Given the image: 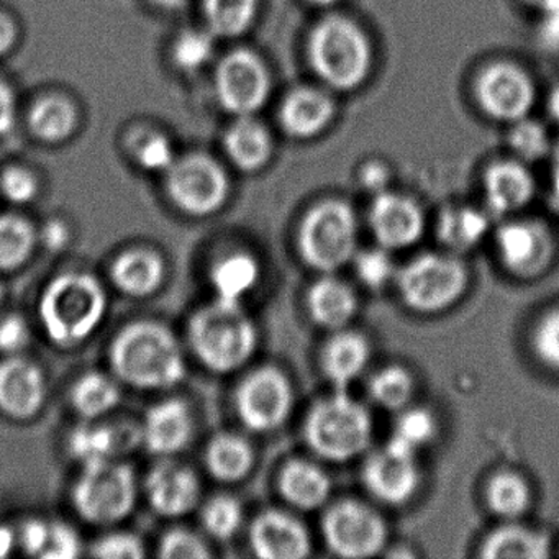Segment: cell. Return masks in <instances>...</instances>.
Masks as SVG:
<instances>
[{
    "instance_id": "cb8c5ba5",
    "label": "cell",
    "mask_w": 559,
    "mask_h": 559,
    "mask_svg": "<svg viewBox=\"0 0 559 559\" xmlns=\"http://www.w3.org/2000/svg\"><path fill=\"white\" fill-rule=\"evenodd\" d=\"M28 132L45 145H61L76 135L81 123L78 104L67 94H41L27 110Z\"/></svg>"
},
{
    "instance_id": "8992f818",
    "label": "cell",
    "mask_w": 559,
    "mask_h": 559,
    "mask_svg": "<svg viewBox=\"0 0 559 559\" xmlns=\"http://www.w3.org/2000/svg\"><path fill=\"white\" fill-rule=\"evenodd\" d=\"M139 500V479L135 471L123 460L81 466L71 487L74 512L86 523L112 526L135 510Z\"/></svg>"
},
{
    "instance_id": "9f6ffc18",
    "label": "cell",
    "mask_w": 559,
    "mask_h": 559,
    "mask_svg": "<svg viewBox=\"0 0 559 559\" xmlns=\"http://www.w3.org/2000/svg\"><path fill=\"white\" fill-rule=\"evenodd\" d=\"M19 37H21V31H19L17 21L9 12L0 9V58L8 57L14 51Z\"/></svg>"
},
{
    "instance_id": "d4e9b609",
    "label": "cell",
    "mask_w": 559,
    "mask_h": 559,
    "mask_svg": "<svg viewBox=\"0 0 559 559\" xmlns=\"http://www.w3.org/2000/svg\"><path fill=\"white\" fill-rule=\"evenodd\" d=\"M535 191V179L522 163H493L484 176L487 207L497 215L513 214L526 207Z\"/></svg>"
},
{
    "instance_id": "7a4b0ae2",
    "label": "cell",
    "mask_w": 559,
    "mask_h": 559,
    "mask_svg": "<svg viewBox=\"0 0 559 559\" xmlns=\"http://www.w3.org/2000/svg\"><path fill=\"white\" fill-rule=\"evenodd\" d=\"M109 309L106 287L86 271L58 274L44 287L38 319L48 342L74 349L93 338Z\"/></svg>"
},
{
    "instance_id": "db71d44e",
    "label": "cell",
    "mask_w": 559,
    "mask_h": 559,
    "mask_svg": "<svg viewBox=\"0 0 559 559\" xmlns=\"http://www.w3.org/2000/svg\"><path fill=\"white\" fill-rule=\"evenodd\" d=\"M17 96L5 78L0 76V136L9 135L17 123Z\"/></svg>"
},
{
    "instance_id": "3957f363",
    "label": "cell",
    "mask_w": 559,
    "mask_h": 559,
    "mask_svg": "<svg viewBox=\"0 0 559 559\" xmlns=\"http://www.w3.org/2000/svg\"><path fill=\"white\" fill-rule=\"evenodd\" d=\"M188 342L202 366L217 374L243 368L257 352L258 330L243 304L212 302L199 307L188 323Z\"/></svg>"
},
{
    "instance_id": "c3c4849f",
    "label": "cell",
    "mask_w": 559,
    "mask_h": 559,
    "mask_svg": "<svg viewBox=\"0 0 559 559\" xmlns=\"http://www.w3.org/2000/svg\"><path fill=\"white\" fill-rule=\"evenodd\" d=\"M533 349L536 358L559 371V309L545 313L533 332Z\"/></svg>"
},
{
    "instance_id": "ac0fdd59",
    "label": "cell",
    "mask_w": 559,
    "mask_h": 559,
    "mask_svg": "<svg viewBox=\"0 0 559 559\" xmlns=\"http://www.w3.org/2000/svg\"><path fill=\"white\" fill-rule=\"evenodd\" d=\"M143 490L153 512L165 519H181L199 506L202 486L191 467L163 457L146 474Z\"/></svg>"
},
{
    "instance_id": "7c38bea8",
    "label": "cell",
    "mask_w": 559,
    "mask_h": 559,
    "mask_svg": "<svg viewBox=\"0 0 559 559\" xmlns=\"http://www.w3.org/2000/svg\"><path fill=\"white\" fill-rule=\"evenodd\" d=\"M294 392L281 369L264 366L248 374L235 392L238 418L257 433L277 430L293 411Z\"/></svg>"
},
{
    "instance_id": "7402d4cb",
    "label": "cell",
    "mask_w": 559,
    "mask_h": 559,
    "mask_svg": "<svg viewBox=\"0 0 559 559\" xmlns=\"http://www.w3.org/2000/svg\"><path fill=\"white\" fill-rule=\"evenodd\" d=\"M168 276L165 257L148 247L122 251L110 264L109 277L117 290L130 299L155 296Z\"/></svg>"
},
{
    "instance_id": "f6af8a7d",
    "label": "cell",
    "mask_w": 559,
    "mask_h": 559,
    "mask_svg": "<svg viewBox=\"0 0 559 559\" xmlns=\"http://www.w3.org/2000/svg\"><path fill=\"white\" fill-rule=\"evenodd\" d=\"M353 261H355V270L359 281L369 289H382L394 280V261H392L391 254L385 248L361 251V253L355 254Z\"/></svg>"
},
{
    "instance_id": "816d5d0a",
    "label": "cell",
    "mask_w": 559,
    "mask_h": 559,
    "mask_svg": "<svg viewBox=\"0 0 559 559\" xmlns=\"http://www.w3.org/2000/svg\"><path fill=\"white\" fill-rule=\"evenodd\" d=\"M48 530H50V520L40 519V516L24 520L17 530V548L27 556L40 558L47 545Z\"/></svg>"
},
{
    "instance_id": "836d02e7",
    "label": "cell",
    "mask_w": 559,
    "mask_h": 559,
    "mask_svg": "<svg viewBox=\"0 0 559 559\" xmlns=\"http://www.w3.org/2000/svg\"><path fill=\"white\" fill-rule=\"evenodd\" d=\"M480 556L487 559H545L549 556V539L545 533L510 523L493 530L484 539Z\"/></svg>"
},
{
    "instance_id": "ee69618b",
    "label": "cell",
    "mask_w": 559,
    "mask_h": 559,
    "mask_svg": "<svg viewBox=\"0 0 559 559\" xmlns=\"http://www.w3.org/2000/svg\"><path fill=\"white\" fill-rule=\"evenodd\" d=\"M211 555L205 539L182 526L168 530L159 539L158 556L163 559H207Z\"/></svg>"
},
{
    "instance_id": "d590c367",
    "label": "cell",
    "mask_w": 559,
    "mask_h": 559,
    "mask_svg": "<svg viewBox=\"0 0 559 559\" xmlns=\"http://www.w3.org/2000/svg\"><path fill=\"white\" fill-rule=\"evenodd\" d=\"M260 0H202L204 27L225 40L241 37L253 27Z\"/></svg>"
},
{
    "instance_id": "8fae6325",
    "label": "cell",
    "mask_w": 559,
    "mask_h": 559,
    "mask_svg": "<svg viewBox=\"0 0 559 559\" xmlns=\"http://www.w3.org/2000/svg\"><path fill=\"white\" fill-rule=\"evenodd\" d=\"M322 532L329 548L342 558H371L388 543L384 519L359 500H342L330 507L322 520Z\"/></svg>"
},
{
    "instance_id": "ffe728a7",
    "label": "cell",
    "mask_w": 559,
    "mask_h": 559,
    "mask_svg": "<svg viewBox=\"0 0 559 559\" xmlns=\"http://www.w3.org/2000/svg\"><path fill=\"white\" fill-rule=\"evenodd\" d=\"M140 425L142 447L159 457H171L185 451L195 430L191 405L178 397L156 402Z\"/></svg>"
},
{
    "instance_id": "603a6c76",
    "label": "cell",
    "mask_w": 559,
    "mask_h": 559,
    "mask_svg": "<svg viewBox=\"0 0 559 559\" xmlns=\"http://www.w3.org/2000/svg\"><path fill=\"white\" fill-rule=\"evenodd\" d=\"M335 114V100L329 93L316 87H299L284 99L280 122L293 139L312 140L329 129Z\"/></svg>"
},
{
    "instance_id": "74e56055",
    "label": "cell",
    "mask_w": 559,
    "mask_h": 559,
    "mask_svg": "<svg viewBox=\"0 0 559 559\" xmlns=\"http://www.w3.org/2000/svg\"><path fill=\"white\" fill-rule=\"evenodd\" d=\"M217 37L207 27H188L179 31L169 47V60L185 74H198L215 58Z\"/></svg>"
},
{
    "instance_id": "f907efd6",
    "label": "cell",
    "mask_w": 559,
    "mask_h": 559,
    "mask_svg": "<svg viewBox=\"0 0 559 559\" xmlns=\"http://www.w3.org/2000/svg\"><path fill=\"white\" fill-rule=\"evenodd\" d=\"M32 342V330L27 320L19 313L0 316V355L5 356L24 355Z\"/></svg>"
},
{
    "instance_id": "6da1fadb",
    "label": "cell",
    "mask_w": 559,
    "mask_h": 559,
    "mask_svg": "<svg viewBox=\"0 0 559 559\" xmlns=\"http://www.w3.org/2000/svg\"><path fill=\"white\" fill-rule=\"evenodd\" d=\"M109 365L120 384L136 391H168L186 378L181 342L156 320H136L116 333L109 346Z\"/></svg>"
},
{
    "instance_id": "e0dca14e",
    "label": "cell",
    "mask_w": 559,
    "mask_h": 559,
    "mask_svg": "<svg viewBox=\"0 0 559 559\" xmlns=\"http://www.w3.org/2000/svg\"><path fill=\"white\" fill-rule=\"evenodd\" d=\"M503 266L519 277H536L551 264L555 241L545 225L533 221L507 222L497 231Z\"/></svg>"
},
{
    "instance_id": "277c9868",
    "label": "cell",
    "mask_w": 559,
    "mask_h": 559,
    "mask_svg": "<svg viewBox=\"0 0 559 559\" xmlns=\"http://www.w3.org/2000/svg\"><path fill=\"white\" fill-rule=\"evenodd\" d=\"M310 67L329 90H358L371 73L372 47L352 19L330 15L313 27L307 44Z\"/></svg>"
},
{
    "instance_id": "f5cc1de1",
    "label": "cell",
    "mask_w": 559,
    "mask_h": 559,
    "mask_svg": "<svg viewBox=\"0 0 559 559\" xmlns=\"http://www.w3.org/2000/svg\"><path fill=\"white\" fill-rule=\"evenodd\" d=\"M71 238H73V230L64 218L50 217L38 228V241L50 253L67 250L71 245Z\"/></svg>"
},
{
    "instance_id": "e7e4bbea",
    "label": "cell",
    "mask_w": 559,
    "mask_h": 559,
    "mask_svg": "<svg viewBox=\"0 0 559 559\" xmlns=\"http://www.w3.org/2000/svg\"><path fill=\"white\" fill-rule=\"evenodd\" d=\"M5 302V290L4 287H2V284H0V313H2V307H4Z\"/></svg>"
},
{
    "instance_id": "2e32d148",
    "label": "cell",
    "mask_w": 559,
    "mask_h": 559,
    "mask_svg": "<svg viewBox=\"0 0 559 559\" xmlns=\"http://www.w3.org/2000/svg\"><path fill=\"white\" fill-rule=\"evenodd\" d=\"M362 483L372 497L388 506L408 502L420 486L417 454L401 450L388 441L382 450L366 460Z\"/></svg>"
},
{
    "instance_id": "7dc6e473",
    "label": "cell",
    "mask_w": 559,
    "mask_h": 559,
    "mask_svg": "<svg viewBox=\"0 0 559 559\" xmlns=\"http://www.w3.org/2000/svg\"><path fill=\"white\" fill-rule=\"evenodd\" d=\"M510 146L520 158L535 162L549 152V136L542 123L526 119L513 123L510 132Z\"/></svg>"
},
{
    "instance_id": "680465c9",
    "label": "cell",
    "mask_w": 559,
    "mask_h": 559,
    "mask_svg": "<svg viewBox=\"0 0 559 559\" xmlns=\"http://www.w3.org/2000/svg\"><path fill=\"white\" fill-rule=\"evenodd\" d=\"M17 548V530L0 522V559L9 558Z\"/></svg>"
},
{
    "instance_id": "6f0895ef",
    "label": "cell",
    "mask_w": 559,
    "mask_h": 559,
    "mask_svg": "<svg viewBox=\"0 0 559 559\" xmlns=\"http://www.w3.org/2000/svg\"><path fill=\"white\" fill-rule=\"evenodd\" d=\"M361 182L368 191L379 192L385 191L389 182V173L381 163H369L361 173Z\"/></svg>"
},
{
    "instance_id": "d6a6232c",
    "label": "cell",
    "mask_w": 559,
    "mask_h": 559,
    "mask_svg": "<svg viewBox=\"0 0 559 559\" xmlns=\"http://www.w3.org/2000/svg\"><path fill=\"white\" fill-rule=\"evenodd\" d=\"M123 150L133 166L158 175H165L178 158L171 139L153 126L130 127L123 136Z\"/></svg>"
},
{
    "instance_id": "8d00e7d4",
    "label": "cell",
    "mask_w": 559,
    "mask_h": 559,
    "mask_svg": "<svg viewBox=\"0 0 559 559\" xmlns=\"http://www.w3.org/2000/svg\"><path fill=\"white\" fill-rule=\"evenodd\" d=\"M487 230V215L466 205L447 209L438 222V238L453 253L473 250L486 237Z\"/></svg>"
},
{
    "instance_id": "60d3db41",
    "label": "cell",
    "mask_w": 559,
    "mask_h": 559,
    "mask_svg": "<svg viewBox=\"0 0 559 559\" xmlns=\"http://www.w3.org/2000/svg\"><path fill=\"white\" fill-rule=\"evenodd\" d=\"M243 506L237 497L218 493L202 506L201 523L205 533L217 542H228L243 525Z\"/></svg>"
},
{
    "instance_id": "f35d334b",
    "label": "cell",
    "mask_w": 559,
    "mask_h": 559,
    "mask_svg": "<svg viewBox=\"0 0 559 559\" xmlns=\"http://www.w3.org/2000/svg\"><path fill=\"white\" fill-rule=\"evenodd\" d=\"M486 500L497 516L515 520L530 509L532 490L522 476L503 471L496 474L487 484Z\"/></svg>"
},
{
    "instance_id": "9c48e42d",
    "label": "cell",
    "mask_w": 559,
    "mask_h": 559,
    "mask_svg": "<svg viewBox=\"0 0 559 559\" xmlns=\"http://www.w3.org/2000/svg\"><path fill=\"white\" fill-rule=\"evenodd\" d=\"M467 283V267L453 254L424 253L397 273L402 300L418 313L450 309L466 293Z\"/></svg>"
},
{
    "instance_id": "f546056e",
    "label": "cell",
    "mask_w": 559,
    "mask_h": 559,
    "mask_svg": "<svg viewBox=\"0 0 559 559\" xmlns=\"http://www.w3.org/2000/svg\"><path fill=\"white\" fill-rule=\"evenodd\" d=\"M122 401L120 381L104 371L83 372L70 389V404L81 420H99L116 412Z\"/></svg>"
},
{
    "instance_id": "bcb514c9",
    "label": "cell",
    "mask_w": 559,
    "mask_h": 559,
    "mask_svg": "<svg viewBox=\"0 0 559 559\" xmlns=\"http://www.w3.org/2000/svg\"><path fill=\"white\" fill-rule=\"evenodd\" d=\"M90 555L99 559L145 558V543L133 532H110L91 545Z\"/></svg>"
},
{
    "instance_id": "52a82bcc",
    "label": "cell",
    "mask_w": 559,
    "mask_h": 559,
    "mask_svg": "<svg viewBox=\"0 0 559 559\" xmlns=\"http://www.w3.org/2000/svg\"><path fill=\"white\" fill-rule=\"evenodd\" d=\"M358 222L348 202L330 199L310 209L300 224L299 250L312 270L335 273L353 261Z\"/></svg>"
},
{
    "instance_id": "484cf974",
    "label": "cell",
    "mask_w": 559,
    "mask_h": 559,
    "mask_svg": "<svg viewBox=\"0 0 559 559\" xmlns=\"http://www.w3.org/2000/svg\"><path fill=\"white\" fill-rule=\"evenodd\" d=\"M222 145L228 162L243 173L260 171L273 158V136L254 116L237 117L225 130Z\"/></svg>"
},
{
    "instance_id": "f1b7e54d",
    "label": "cell",
    "mask_w": 559,
    "mask_h": 559,
    "mask_svg": "<svg viewBox=\"0 0 559 559\" xmlns=\"http://www.w3.org/2000/svg\"><path fill=\"white\" fill-rule=\"evenodd\" d=\"M281 496L300 510H316L329 500L332 480L319 464L307 460H293L280 474Z\"/></svg>"
},
{
    "instance_id": "7bdbcfd3",
    "label": "cell",
    "mask_w": 559,
    "mask_h": 559,
    "mask_svg": "<svg viewBox=\"0 0 559 559\" xmlns=\"http://www.w3.org/2000/svg\"><path fill=\"white\" fill-rule=\"evenodd\" d=\"M0 195L14 205H28L40 195V179L34 169L11 165L0 173Z\"/></svg>"
},
{
    "instance_id": "e575fe53",
    "label": "cell",
    "mask_w": 559,
    "mask_h": 559,
    "mask_svg": "<svg viewBox=\"0 0 559 559\" xmlns=\"http://www.w3.org/2000/svg\"><path fill=\"white\" fill-rule=\"evenodd\" d=\"M38 228L24 215H0V273H15L34 257Z\"/></svg>"
},
{
    "instance_id": "ab89813d",
    "label": "cell",
    "mask_w": 559,
    "mask_h": 559,
    "mask_svg": "<svg viewBox=\"0 0 559 559\" xmlns=\"http://www.w3.org/2000/svg\"><path fill=\"white\" fill-rule=\"evenodd\" d=\"M415 382L402 366H385L369 381V395L385 411H404L414 397Z\"/></svg>"
},
{
    "instance_id": "4dcf8cb0",
    "label": "cell",
    "mask_w": 559,
    "mask_h": 559,
    "mask_svg": "<svg viewBox=\"0 0 559 559\" xmlns=\"http://www.w3.org/2000/svg\"><path fill=\"white\" fill-rule=\"evenodd\" d=\"M260 263L245 251L225 254L215 261L209 274L215 299L231 304H243L245 297L260 283Z\"/></svg>"
},
{
    "instance_id": "5bb4252c",
    "label": "cell",
    "mask_w": 559,
    "mask_h": 559,
    "mask_svg": "<svg viewBox=\"0 0 559 559\" xmlns=\"http://www.w3.org/2000/svg\"><path fill=\"white\" fill-rule=\"evenodd\" d=\"M142 447V425L130 420H83L68 433L67 451L80 466L123 460Z\"/></svg>"
},
{
    "instance_id": "30bf717a",
    "label": "cell",
    "mask_w": 559,
    "mask_h": 559,
    "mask_svg": "<svg viewBox=\"0 0 559 559\" xmlns=\"http://www.w3.org/2000/svg\"><path fill=\"white\" fill-rule=\"evenodd\" d=\"M270 70L253 51H228L215 64L214 91L218 106L235 117L254 116L271 96Z\"/></svg>"
},
{
    "instance_id": "11a10c76",
    "label": "cell",
    "mask_w": 559,
    "mask_h": 559,
    "mask_svg": "<svg viewBox=\"0 0 559 559\" xmlns=\"http://www.w3.org/2000/svg\"><path fill=\"white\" fill-rule=\"evenodd\" d=\"M530 2L545 12L543 37L549 45H559V0H530Z\"/></svg>"
},
{
    "instance_id": "44dd1931",
    "label": "cell",
    "mask_w": 559,
    "mask_h": 559,
    "mask_svg": "<svg viewBox=\"0 0 559 559\" xmlns=\"http://www.w3.org/2000/svg\"><path fill=\"white\" fill-rule=\"evenodd\" d=\"M250 545L263 559H302L312 552L307 526L283 510H266L253 520Z\"/></svg>"
},
{
    "instance_id": "91938a15",
    "label": "cell",
    "mask_w": 559,
    "mask_h": 559,
    "mask_svg": "<svg viewBox=\"0 0 559 559\" xmlns=\"http://www.w3.org/2000/svg\"><path fill=\"white\" fill-rule=\"evenodd\" d=\"M148 2L150 5H153V8L156 9V11L175 14V12L185 11L191 0H148Z\"/></svg>"
},
{
    "instance_id": "9a60e30c",
    "label": "cell",
    "mask_w": 559,
    "mask_h": 559,
    "mask_svg": "<svg viewBox=\"0 0 559 559\" xmlns=\"http://www.w3.org/2000/svg\"><path fill=\"white\" fill-rule=\"evenodd\" d=\"M48 397L47 374L24 355L0 361V414L15 421H28L44 411Z\"/></svg>"
},
{
    "instance_id": "b9f144b4",
    "label": "cell",
    "mask_w": 559,
    "mask_h": 559,
    "mask_svg": "<svg viewBox=\"0 0 559 559\" xmlns=\"http://www.w3.org/2000/svg\"><path fill=\"white\" fill-rule=\"evenodd\" d=\"M437 428V418L427 408H404L395 420L389 443L417 454L418 450L433 440Z\"/></svg>"
},
{
    "instance_id": "d6986e66",
    "label": "cell",
    "mask_w": 559,
    "mask_h": 559,
    "mask_svg": "<svg viewBox=\"0 0 559 559\" xmlns=\"http://www.w3.org/2000/svg\"><path fill=\"white\" fill-rule=\"evenodd\" d=\"M369 227L379 247L402 250L417 243L424 235V212L407 195L379 192L369 209Z\"/></svg>"
},
{
    "instance_id": "4fadbf2b",
    "label": "cell",
    "mask_w": 559,
    "mask_h": 559,
    "mask_svg": "<svg viewBox=\"0 0 559 559\" xmlns=\"http://www.w3.org/2000/svg\"><path fill=\"white\" fill-rule=\"evenodd\" d=\"M476 97L480 109L490 119L515 123L526 119L535 106V83L522 68L500 61L479 74Z\"/></svg>"
},
{
    "instance_id": "681fc988",
    "label": "cell",
    "mask_w": 559,
    "mask_h": 559,
    "mask_svg": "<svg viewBox=\"0 0 559 559\" xmlns=\"http://www.w3.org/2000/svg\"><path fill=\"white\" fill-rule=\"evenodd\" d=\"M83 552L80 533L61 520H50L47 545L40 559H74Z\"/></svg>"
},
{
    "instance_id": "1f68e13d",
    "label": "cell",
    "mask_w": 559,
    "mask_h": 559,
    "mask_svg": "<svg viewBox=\"0 0 559 559\" xmlns=\"http://www.w3.org/2000/svg\"><path fill=\"white\" fill-rule=\"evenodd\" d=\"M204 463L214 479L240 483L253 469L254 451L243 437L225 431L209 441Z\"/></svg>"
},
{
    "instance_id": "6125c7cd",
    "label": "cell",
    "mask_w": 559,
    "mask_h": 559,
    "mask_svg": "<svg viewBox=\"0 0 559 559\" xmlns=\"http://www.w3.org/2000/svg\"><path fill=\"white\" fill-rule=\"evenodd\" d=\"M309 2L316 8H333L338 4L340 0H309Z\"/></svg>"
},
{
    "instance_id": "be15d7a7",
    "label": "cell",
    "mask_w": 559,
    "mask_h": 559,
    "mask_svg": "<svg viewBox=\"0 0 559 559\" xmlns=\"http://www.w3.org/2000/svg\"><path fill=\"white\" fill-rule=\"evenodd\" d=\"M552 189H555L556 198L559 199V165L555 171V179H552Z\"/></svg>"
},
{
    "instance_id": "4316f807",
    "label": "cell",
    "mask_w": 559,
    "mask_h": 559,
    "mask_svg": "<svg viewBox=\"0 0 559 559\" xmlns=\"http://www.w3.org/2000/svg\"><path fill=\"white\" fill-rule=\"evenodd\" d=\"M371 356V346L361 333L338 330L322 353V368L336 391H348L361 378Z\"/></svg>"
},
{
    "instance_id": "94428289",
    "label": "cell",
    "mask_w": 559,
    "mask_h": 559,
    "mask_svg": "<svg viewBox=\"0 0 559 559\" xmlns=\"http://www.w3.org/2000/svg\"><path fill=\"white\" fill-rule=\"evenodd\" d=\"M548 112L551 119L559 126V84L551 91V94H549Z\"/></svg>"
},
{
    "instance_id": "ba28073f",
    "label": "cell",
    "mask_w": 559,
    "mask_h": 559,
    "mask_svg": "<svg viewBox=\"0 0 559 559\" xmlns=\"http://www.w3.org/2000/svg\"><path fill=\"white\" fill-rule=\"evenodd\" d=\"M163 186L173 207L192 218L217 214L230 195V178L224 166L201 152L178 155L163 175Z\"/></svg>"
},
{
    "instance_id": "83f0119b",
    "label": "cell",
    "mask_w": 559,
    "mask_h": 559,
    "mask_svg": "<svg viewBox=\"0 0 559 559\" xmlns=\"http://www.w3.org/2000/svg\"><path fill=\"white\" fill-rule=\"evenodd\" d=\"M307 309L317 325L338 332L355 319L358 299L355 290L345 281L326 274L310 287Z\"/></svg>"
},
{
    "instance_id": "5b68a950",
    "label": "cell",
    "mask_w": 559,
    "mask_h": 559,
    "mask_svg": "<svg viewBox=\"0 0 559 559\" xmlns=\"http://www.w3.org/2000/svg\"><path fill=\"white\" fill-rule=\"evenodd\" d=\"M304 438L317 456L345 463L371 443L372 418L365 405L349 397L348 391H336L310 408Z\"/></svg>"
}]
</instances>
